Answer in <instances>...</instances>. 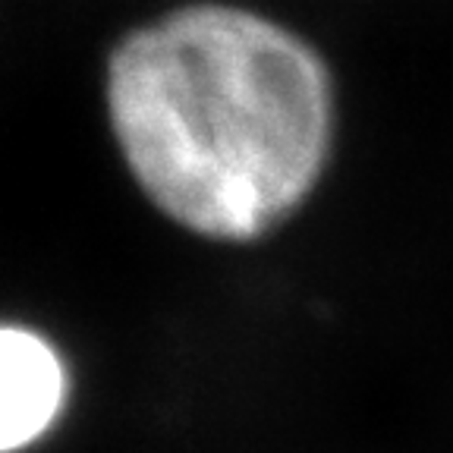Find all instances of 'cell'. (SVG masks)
Here are the masks:
<instances>
[{
	"instance_id": "1",
	"label": "cell",
	"mask_w": 453,
	"mask_h": 453,
	"mask_svg": "<svg viewBox=\"0 0 453 453\" xmlns=\"http://www.w3.org/2000/svg\"><path fill=\"white\" fill-rule=\"evenodd\" d=\"M129 177L177 226L246 246L309 202L331 161L327 60L262 10L192 0L129 28L104 66Z\"/></svg>"
},
{
	"instance_id": "2",
	"label": "cell",
	"mask_w": 453,
	"mask_h": 453,
	"mask_svg": "<svg viewBox=\"0 0 453 453\" xmlns=\"http://www.w3.org/2000/svg\"><path fill=\"white\" fill-rule=\"evenodd\" d=\"M66 368L42 334L0 325V453L38 441L60 416Z\"/></svg>"
}]
</instances>
